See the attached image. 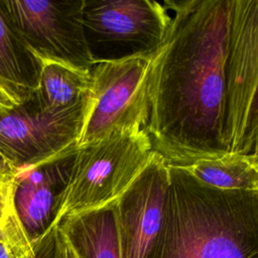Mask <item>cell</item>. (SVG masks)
<instances>
[{
	"label": "cell",
	"instance_id": "6da1fadb",
	"mask_svg": "<svg viewBox=\"0 0 258 258\" xmlns=\"http://www.w3.org/2000/svg\"><path fill=\"white\" fill-rule=\"evenodd\" d=\"M172 12L148 74L145 131L171 166L228 152L225 63L232 0H165Z\"/></svg>",
	"mask_w": 258,
	"mask_h": 258
},
{
	"label": "cell",
	"instance_id": "7a4b0ae2",
	"mask_svg": "<svg viewBox=\"0 0 258 258\" xmlns=\"http://www.w3.org/2000/svg\"><path fill=\"white\" fill-rule=\"evenodd\" d=\"M168 170L162 224L146 258H258V190L220 189Z\"/></svg>",
	"mask_w": 258,
	"mask_h": 258
},
{
	"label": "cell",
	"instance_id": "3957f363",
	"mask_svg": "<svg viewBox=\"0 0 258 258\" xmlns=\"http://www.w3.org/2000/svg\"><path fill=\"white\" fill-rule=\"evenodd\" d=\"M154 154L149 136L142 128L116 130L77 147L53 227L66 217L115 203Z\"/></svg>",
	"mask_w": 258,
	"mask_h": 258
},
{
	"label": "cell",
	"instance_id": "277c9868",
	"mask_svg": "<svg viewBox=\"0 0 258 258\" xmlns=\"http://www.w3.org/2000/svg\"><path fill=\"white\" fill-rule=\"evenodd\" d=\"M258 0H232L225 63L228 152L258 155Z\"/></svg>",
	"mask_w": 258,
	"mask_h": 258
},
{
	"label": "cell",
	"instance_id": "5b68a950",
	"mask_svg": "<svg viewBox=\"0 0 258 258\" xmlns=\"http://www.w3.org/2000/svg\"><path fill=\"white\" fill-rule=\"evenodd\" d=\"M153 52L93 63L92 89L77 147L116 130L145 129L149 117L148 74Z\"/></svg>",
	"mask_w": 258,
	"mask_h": 258
},
{
	"label": "cell",
	"instance_id": "8992f818",
	"mask_svg": "<svg viewBox=\"0 0 258 258\" xmlns=\"http://www.w3.org/2000/svg\"><path fill=\"white\" fill-rule=\"evenodd\" d=\"M170 14L154 0H84L83 28L93 63L155 51Z\"/></svg>",
	"mask_w": 258,
	"mask_h": 258
},
{
	"label": "cell",
	"instance_id": "52a82bcc",
	"mask_svg": "<svg viewBox=\"0 0 258 258\" xmlns=\"http://www.w3.org/2000/svg\"><path fill=\"white\" fill-rule=\"evenodd\" d=\"M86 104L67 111L42 108L34 94L0 113V153L15 170L77 145Z\"/></svg>",
	"mask_w": 258,
	"mask_h": 258
},
{
	"label": "cell",
	"instance_id": "ba28073f",
	"mask_svg": "<svg viewBox=\"0 0 258 258\" xmlns=\"http://www.w3.org/2000/svg\"><path fill=\"white\" fill-rule=\"evenodd\" d=\"M0 5L36 55L92 69L83 28L84 0H0Z\"/></svg>",
	"mask_w": 258,
	"mask_h": 258
},
{
	"label": "cell",
	"instance_id": "9c48e42d",
	"mask_svg": "<svg viewBox=\"0 0 258 258\" xmlns=\"http://www.w3.org/2000/svg\"><path fill=\"white\" fill-rule=\"evenodd\" d=\"M168 183V165L163 156L155 152L117 200L122 258H146L162 224Z\"/></svg>",
	"mask_w": 258,
	"mask_h": 258
},
{
	"label": "cell",
	"instance_id": "30bf717a",
	"mask_svg": "<svg viewBox=\"0 0 258 258\" xmlns=\"http://www.w3.org/2000/svg\"><path fill=\"white\" fill-rule=\"evenodd\" d=\"M76 151L77 145H74L48 159L14 170L12 204L16 217L32 244L53 227Z\"/></svg>",
	"mask_w": 258,
	"mask_h": 258
},
{
	"label": "cell",
	"instance_id": "8fae6325",
	"mask_svg": "<svg viewBox=\"0 0 258 258\" xmlns=\"http://www.w3.org/2000/svg\"><path fill=\"white\" fill-rule=\"evenodd\" d=\"M116 202L56 224L76 258H122Z\"/></svg>",
	"mask_w": 258,
	"mask_h": 258
},
{
	"label": "cell",
	"instance_id": "7c38bea8",
	"mask_svg": "<svg viewBox=\"0 0 258 258\" xmlns=\"http://www.w3.org/2000/svg\"><path fill=\"white\" fill-rule=\"evenodd\" d=\"M40 61L0 5V86L18 103L37 90Z\"/></svg>",
	"mask_w": 258,
	"mask_h": 258
},
{
	"label": "cell",
	"instance_id": "4fadbf2b",
	"mask_svg": "<svg viewBox=\"0 0 258 258\" xmlns=\"http://www.w3.org/2000/svg\"><path fill=\"white\" fill-rule=\"evenodd\" d=\"M36 56L40 61V74L34 97L42 108L67 111L87 102L92 89L90 69Z\"/></svg>",
	"mask_w": 258,
	"mask_h": 258
},
{
	"label": "cell",
	"instance_id": "5bb4252c",
	"mask_svg": "<svg viewBox=\"0 0 258 258\" xmlns=\"http://www.w3.org/2000/svg\"><path fill=\"white\" fill-rule=\"evenodd\" d=\"M177 167L216 188L258 190V155L229 152L218 157L196 159Z\"/></svg>",
	"mask_w": 258,
	"mask_h": 258
},
{
	"label": "cell",
	"instance_id": "9a60e30c",
	"mask_svg": "<svg viewBox=\"0 0 258 258\" xmlns=\"http://www.w3.org/2000/svg\"><path fill=\"white\" fill-rule=\"evenodd\" d=\"M55 247V227H51L39 240L33 243V251L20 258H54Z\"/></svg>",
	"mask_w": 258,
	"mask_h": 258
},
{
	"label": "cell",
	"instance_id": "2e32d148",
	"mask_svg": "<svg viewBox=\"0 0 258 258\" xmlns=\"http://www.w3.org/2000/svg\"><path fill=\"white\" fill-rule=\"evenodd\" d=\"M11 186L0 183V232L3 231L10 223L17 220L12 204Z\"/></svg>",
	"mask_w": 258,
	"mask_h": 258
},
{
	"label": "cell",
	"instance_id": "e0dca14e",
	"mask_svg": "<svg viewBox=\"0 0 258 258\" xmlns=\"http://www.w3.org/2000/svg\"><path fill=\"white\" fill-rule=\"evenodd\" d=\"M55 237H56V247L54 258H76L72 249L69 247L68 243L57 231L55 227Z\"/></svg>",
	"mask_w": 258,
	"mask_h": 258
},
{
	"label": "cell",
	"instance_id": "ac0fdd59",
	"mask_svg": "<svg viewBox=\"0 0 258 258\" xmlns=\"http://www.w3.org/2000/svg\"><path fill=\"white\" fill-rule=\"evenodd\" d=\"M14 169L0 153V183L6 186L12 184Z\"/></svg>",
	"mask_w": 258,
	"mask_h": 258
},
{
	"label": "cell",
	"instance_id": "d6986e66",
	"mask_svg": "<svg viewBox=\"0 0 258 258\" xmlns=\"http://www.w3.org/2000/svg\"><path fill=\"white\" fill-rule=\"evenodd\" d=\"M19 105L1 86H0V113L8 111Z\"/></svg>",
	"mask_w": 258,
	"mask_h": 258
},
{
	"label": "cell",
	"instance_id": "ffe728a7",
	"mask_svg": "<svg viewBox=\"0 0 258 258\" xmlns=\"http://www.w3.org/2000/svg\"><path fill=\"white\" fill-rule=\"evenodd\" d=\"M0 258H13L12 250L0 234Z\"/></svg>",
	"mask_w": 258,
	"mask_h": 258
}]
</instances>
